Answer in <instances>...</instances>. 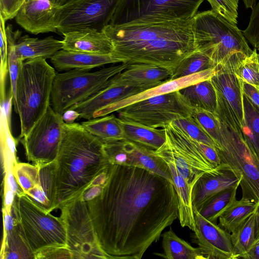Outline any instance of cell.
<instances>
[{"instance_id": "cell-1", "label": "cell", "mask_w": 259, "mask_h": 259, "mask_svg": "<svg viewBox=\"0 0 259 259\" xmlns=\"http://www.w3.org/2000/svg\"><path fill=\"white\" fill-rule=\"evenodd\" d=\"M86 203L110 259H141L179 217L173 183L137 166L110 165L102 192Z\"/></svg>"}, {"instance_id": "cell-2", "label": "cell", "mask_w": 259, "mask_h": 259, "mask_svg": "<svg viewBox=\"0 0 259 259\" xmlns=\"http://www.w3.org/2000/svg\"><path fill=\"white\" fill-rule=\"evenodd\" d=\"M192 18L120 25H108L103 31L113 46L120 63H143L173 72L180 63L196 51Z\"/></svg>"}, {"instance_id": "cell-3", "label": "cell", "mask_w": 259, "mask_h": 259, "mask_svg": "<svg viewBox=\"0 0 259 259\" xmlns=\"http://www.w3.org/2000/svg\"><path fill=\"white\" fill-rule=\"evenodd\" d=\"M55 163V209L80 197L109 167L104 144L81 123H65Z\"/></svg>"}, {"instance_id": "cell-4", "label": "cell", "mask_w": 259, "mask_h": 259, "mask_svg": "<svg viewBox=\"0 0 259 259\" xmlns=\"http://www.w3.org/2000/svg\"><path fill=\"white\" fill-rule=\"evenodd\" d=\"M55 69L41 58L23 61L18 74L14 111L18 114L21 133L25 136L51 105Z\"/></svg>"}, {"instance_id": "cell-5", "label": "cell", "mask_w": 259, "mask_h": 259, "mask_svg": "<svg viewBox=\"0 0 259 259\" xmlns=\"http://www.w3.org/2000/svg\"><path fill=\"white\" fill-rule=\"evenodd\" d=\"M196 51L206 55L214 66L237 55L249 56L253 50L242 31L212 10L192 18Z\"/></svg>"}, {"instance_id": "cell-6", "label": "cell", "mask_w": 259, "mask_h": 259, "mask_svg": "<svg viewBox=\"0 0 259 259\" xmlns=\"http://www.w3.org/2000/svg\"><path fill=\"white\" fill-rule=\"evenodd\" d=\"M223 138L216 148L221 163L227 164L240 180L242 198L259 203V156L234 121L218 117Z\"/></svg>"}, {"instance_id": "cell-7", "label": "cell", "mask_w": 259, "mask_h": 259, "mask_svg": "<svg viewBox=\"0 0 259 259\" xmlns=\"http://www.w3.org/2000/svg\"><path fill=\"white\" fill-rule=\"evenodd\" d=\"M11 212L34 255L51 247H68L61 217L47 211L25 193L15 195Z\"/></svg>"}, {"instance_id": "cell-8", "label": "cell", "mask_w": 259, "mask_h": 259, "mask_svg": "<svg viewBox=\"0 0 259 259\" xmlns=\"http://www.w3.org/2000/svg\"><path fill=\"white\" fill-rule=\"evenodd\" d=\"M128 63H121L91 72L72 69L56 73L51 96V106L61 115L106 87L110 79L123 71Z\"/></svg>"}, {"instance_id": "cell-9", "label": "cell", "mask_w": 259, "mask_h": 259, "mask_svg": "<svg viewBox=\"0 0 259 259\" xmlns=\"http://www.w3.org/2000/svg\"><path fill=\"white\" fill-rule=\"evenodd\" d=\"M165 143L154 153L165 162L175 164L192 190L198 179L215 168L206 157L200 142L191 138L172 122L163 127Z\"/></svg>"}, {"instance_id": "cell-10", "label": "cell", "mask_w": 259, "mask_h": 259, "mask_svg": "<svg viewBox=\"0 0 259 259\" xmlns=\"http://www.w3.org/2000/svg\"><path fill=\"white\" fill-rule=\"evenodd\" d=\"M204 0H120L109 23L120 25L192 19Z\"/></svg>"}, {"instance_id": "cell-11", "label": "cell", "mask_w": 259, "mask_h": 259, "mask_svg": "<svg viewBox=\"0 0 259 259\" xmlns=\"http://www.w3.org/2000/svg\"><path fill=\"white\" fill-rule=\"evenodd\" d=\"M193 109L179 90L133 103L116 112L121 119L163 128L176 119L192 115Z\"/></svg>"}, {"instance_id": "cell-12", "label": "cell", "mask_w": 259, "mask_h": 259, "mask_svg": "<svg viewBox=\"0 0 259 259\" xmlns=\"http://www.w3.org/2000/svg\"><path fill=\"white\" fill-rule=\"evenodd\" d=\"M60 209L72 258L110 259L99 244L87 203L81 196Z\"/></svg>"}, {"instance_id": "cell-13", "label": "cell", "mask_w": 259, "mask_h": 259, "mask_svg": "<svg viewBox=\"0 0 259 259\" xmlns=\"http://www.w3.org/2000/svg\"><path fill=\"white\" fill-rule=\"evenodd\" d=\"M120 1H68L56 15L58 33L63 35L83 29L103 31L109 25Z\"/></svg>"}, {"instance_id": "cell-14", "label": "cell", "mask_w": 259, "mask_h": 259, "mask_svg": "<svg viewBox=\"0 0 259 259\" xmlns=\"http://www.w3.org/2000/svg\"><path fill=\"white\" fill-rule=\"evenodd\" d=\"M65 122L50 105L28 133L20 139L26 159L41 166L53 162L58 154Z\"/></svg>"}, {"instance_id": "cell-15", "label": "cell", "mask_w": 259, "mask_h": 259, "mask_svg": "<svg viewBox=\"0 0 259 259\" xmlns=\"http://www.w3.org/2000/svg\"><path fill=\"white\" fill-rule=\"evenodd\" d=\"M245 56H235L215 66L210 80L217 98L215 114L231 119L242 129L244 121L243 94L240 79L235 73L238 62Z\"/></svg>"}, {"instance_id": "cell-16", "label": "cell", "mask_w": 259, "mask_h": 259, "mask_svg": "<svg viewBox=\"0 0 259 259\" xmlns=\"http://www.w3.org/2000/svg\"><path fill=\"white\" fill-rule=\"evenodd\" d=\"M193 211L195 229L192 240L205 259H236L230 233L204 218L197 210Z\"/></svg>"}, {"instance_id": "cell-17", "label": "cell", "mask_w": 259, "mask_h": 259, "mask_svg": "<svg viewBox=\"0 0 259 259\" xmlns=\"http://www.w3.org/2000/svg\"><path fill=\"white\" fill-rule=\"evenodd\" d=\"M59 6L50 0H25L15 18L16 23L33 34L58 33L55 17Z\"/></svg>"}, {"instance_id": "cell-18", "label": "cell", "mask_w": 259, "mask_h": 259, "mask_svg": "<svg viewBox=\"0 0 259 259\" xmlns=\"http://www.w3.org/2000/svg\"><path fill=\"white\" fill-rule=\"evenodd\" d=\"M240 180L226 164L221 163L197 181L192 190L193 210L199 211L213 196L226 189L238 187Z\"/></svg>"}, {"instance_id": "cell-19", "label": "cell", "mask_w": 259, "mask_h": 259, "mask_svg": "<svg viewBox=\"0 0 259 259\" xmlns=\"http://www.w3.org/2000/svg\"><path fill=\"white\" fill-rule=\"evenodd\" d=\"M209 69L190 75L170 80L158 86L122 99L97 111L93 118L107 115L137 102L162 94L179 91L190 85L209 79L214 69Z\"/></svg>"}, {"instance_id": "cell-20", "label": "cell", "mask_w": 259, "mask_h": 259, "mask_svg": "<svg viewBox=\"0 0 259 259\" xmlns=\"http://www.w3.org/2000/svg\"><path fill=\"white\" fill-rule=\"evenodd\" d=\"M172 72L168 69L143 63L128 64L126 68L113 77L121 85H128L144 91L171 80Z\"/></svg>"}, {"instance_id": "cell-21", "label": "cell", "mask_w": 259, "mask_h": 259, "mask_svg": "<svg viewBox=\"0 0 259 259\" xmlns=\"http://www.w3.org/2000/svg\"><path fill=\"white\" fill-rule=\"evenodd\" d=\"M143 91L139 88L119 84L113 77L106 87L69 109L77 111L79 114V118L88 120L93 118L97 111Z\"/></svg>"}, {"instance_id": "cell-22", "label": "cell", "mask_w": 259, "mask_h": 259, "mask_svg": "<svg viewBox=\"0 0 259 259\" xmlns=\"http://www.w3.org/2000/svg\"><path fill=\"white\" fill-rule=\"evenodd\" d=\"M63 35V50L101 55L113 52V45L103 31L83 29L69 32Z\"/></svg>"}, {"instance_id": "cell-23", "label": "cell", "mask_w": 259, "mask_h": 259, "mask_svg": "<svg viewBox=\"0 0 259 259\" xmlns=\"http://www.w3.org/2000/svg\"><path fill=\"white\" fill-rule=\"evenodd\" d=\"M50 60L58 71L72 69L91 70L106 64L120 63L112 54H95L63 49L57 52Z\"/></svg>"}, {"instance_id": "cell-24", "label": "cell", "mask_w": 259, "mask_h": 259, "mask_svg": "<svg viewBox=\"0 0 259 259\" xmlns=\"http://www.w3.org/2000/svg\"><path fill=\"white\" fill-rule=\"evenodd\" d=\"M63 42L50 36L42 39L30 37L28 35L21 36L15 45L16 54L19 59L25 60L41 58L51 59L62 49Z\"/></svg>"}, {"instance_id": "cell-25", "label": "cell", "mask_w": 259, "mask_h": 259, "mask_svg": "<svg viewBox=\"0 0 259 259\" xmlns=\"http://www.w3.org/2000/svg\"><path fill=\"white\" fill-rule=\"evenodd\" d=\"M130 158V166L150 171L172 182L167 164L154 153V150L125 140Z\"/></svg>"}, {"instance_id": "cell-26", "label": "cell", "mask_w": 259, "mask_h": 259, "mask_svg": "<svg viewBox=\"0 0 259 259\" xmlns=\"http://www.w3.org/2000/svg\"><path fill=\"white\" fill-rule=\"evenodd\" d=\"M26 194L47 211L51 212L55 210L56 186L54 162L40 166L39 183Z\"/></svg>"}, {"instance_id": "cell-27", "label": "cell", "mask_w": 259, "mask_h": 259, "mask_svg": "<svg viewBox=\"0 0 259 259\" xmlns=\"http://www.w3.org/2000/svg\"><path fill=\"white\" fill-rule=\"evenodd\" d=\"M169 168L172 183L179 199V217L182 227H188L193 232L195 229V216L192 202V189L179 174L175 164L165 162Z\"/></svg>"}, {"instance_id": "cell-28", "label": "cell", "mask_w": 259, "mask_h": 259, "mask_svg": "<svg viewBox=\"0 0 259 259\" xmlns=\"http://www.w3.org/2000/svg\"><path fill=\"white\" fill-rule=\"evenodd\" d=\"M81 124L103 144L124 139L121 120L113 114L93 118L82 121Z\"/></svg>"}, {"instance_id": "cell-29", "label": "cell", "mask_w": 259, "mask_h": 259, "mask_svg": "<svg viewBox=\"0 0 259 259\" xmlns=\"http://www.w3.org/2000/svg\"><path fill=\"white\" fill-rule=\"evenodd\" d=\"M121 120L124 130V140L154 150L159 148L165 142L166 135L163 128L157 129L132 121Z\"/></svg>"}, {"instance_id": "cell-30", "label": "cell", "mask_w": 259, "mask_h": 259, "mask_svg": "<svg viewBox=\"0 0 259 259\" xmlns=\"http://www.w3.org/2000/svg\"><path fill=\"white\" fill-rule=\"evenodd\" d=\"M193 108H200L215 113L217 98L210 78L179 90Z\"/></svg>"}, {"instance_id": "cell-31", "label": "cell", "mask_w": 259, "mask_h": 259, "mask_svg": "<svg viewBox=\"0 0 259 259\" xmlns=\"http://www.w3.org/2000/svg\"><path fill=\"white\" fill-rule=\"evenodd\" d=\"M163 253L156 255L166 259H205L200 249L179 237L171 228L162 234Z\"/></svg>"}, {"instance_id": "cell-32", "label": "cell", "mask_w": 259, "mask_h": 259, "mask_svg": "<svg viewBox=\"0 0 259 259\" xmlns=\"http://www.w3.org/2000/svg\"><path fill=\"white\" fill-rule=\"evenodd\" d=\"M0 258H34V253L15 220L13 228L3 230Z\"/></svg>"}, {"instance_id": "cell-33", "label": "cell", "mask_w": 259, "mask_h": 259, "mask_svg": "<svg viewBox=\"0 0 259 259\" xmlns=\"http://www.w3.org/2000/svg\"><path fill=\"white\" fill-rule=\"evenodd\" d=\"M256 205L247 199L236 200L220 216L219 225L231 234L254 212Z\"/></svg>"}, {"instance_id": "cell-34", "label": "cell", "mask_w": 259, "mask_h": 259, "mask_svg": "<svg viewBox=\"0 0 259 259\" xmlns=\"http://www.w3.org/2000/svg\"><path fill=\"white\" fill-rule=\"evenodd\" d=\"M236 258H243L255 240L254 214H251L230 234Z\"/></svg>"}, {"instance_id": "cell-35", "label": "cell", "mask_w": 259, "mask_h": 259, "mask_svg": "<svg viewBox=\"0 0 259 259\" xmlns=\"http://www.w3.org/2000/svg\"><path fill=\"white\" fill-rule=\"evenodd\" d=\"M237 188H229L217 194L198 211L207 220L217 224L220 216L236 200Z\"/></svg>"}, {"instance_id": "cell-36", "label": "cell", "mask_w": 259, "mask_h": 259, "mask_svg": "<svg viewBox=\"0 0 259 259\" xmlns=\"http://www.w3.org/2000/svg\"><path fill=\"white\" fill-rule=\"evenodd\" d=\"M244 121L242 131L259 156V108L243 95Z\"/></svg>"}, {"instance_id": "cell-37", "label": "cell", "mask_w": 259, "mask_h": 259, "mask_svg": "<svg viewBox=\"0 0 259 259\" xmlns=\"http://www.w3.org/2000/svg\"><path fill=\"white\" fill-rule=\"evenodd\" d=\"M214 67L208 57L195 51L180 63L173 71L171 80L190 75Z\"/></svg>"}, {"instance_id": "cell-38", "label": "cell", "mask_w": 259, "mask_h": 259, "mask_svg": "<svg viewBox=\"0 0 259 259\" xmlns=\"http://www.w3.org/2000/svg\"><path fill=\"white\" fill-rule=\"evenodd\" d=\"M1 153L3 167L6 166L14 167L18 162L16 159L17 140L12 135L5 114L1 109Z\"/></svg>"}, {"instance_id": "cell-39", "label": "cell", "mask_w": 259, "mask_h": 259, "mask_svg": "<svg viewBox=\"0 0 259 259\" xmlns=\"http://www.w3.org/2000/svg\"><path fill=\"white\" fill-rule=\"evenodd\" d=\"M235 73L240 79L251 84L259 91V54L254 49L252 53L240 60Z\"/></svg>"}, {"instance_id": "cell-40", "label": "cell", "mask_w": 259, "mask_h": 259, "mask_svg": "<svg viewBox=\"0 0 259 259\" xmlns=\"http://www.w3.org/2000/svg\"><path fill=\"white\" fill-rule=\"evenodd\" d=\"M192 116L218 147L223 135L221 122L217 114L202 109L194 108Z\"/></svg>"}, {"instance_id": "cell-41", "label": "cell", "mask_w": 259, "mask_h": 259, "mask_svg": "<svg viewBox=\"0 0 259 259\" xmlns=\"http://www.w3.org/2000/svg\"><path fill=\"white\" fill-rule=\"evenodd\" d=\"M40 166L28 163L17 162L13 172L17 182L24 193L39 183Z\"/></svg>"}, {"instance_id": "cell-42", "label": "cell", "mask_w": 259, "mask_h": 259, "mask_svg": "<svg viewBox=\"0 0 259 259\" xmlns=\"http://www.w3.org/2000/svg\"><path fill=\"white\" fill-rule=\"evenodd\" d=\"M172 122L195 140L217 148L214 142L195 121L192 115L180 118Z\"/></svg>"}, {"instance_id": "cell-43", "label": "cell", "mask_w": 259, "mask_h": 259, "mask_svg": "<svg viewBox=\"0 0 259 259\" xmlns=\"http://www.w3.org/2000/svg\"><path fill=\"white\" fill-rule=\"evenodd\" d=\"M211 10L230 23L237 25L239 0H207Z\"/></svg>"}, {"instance_id": "cell-44", "label": "cell", "mask_w": 259, "mask_h": 259, "mask_svg": "<svg viewBox=\"0 0 259 259\" xmlns=\"http://www.w3.org/2000/svg\"><path fill=\"white\" fill-rule=\"evenodd\" d=\"M6 21L0 17L1 92H6V77L9 73L8 42L5 27Z\"/></svg>"}, {"instance_id": "cell-45", "label": "cell", "mask_w": 259, "mask_h": 259, "mask_svg": "<svg viewBox=\"0 0 259 259\" xmlns=\"http://www.w3.org/2000/svg\"><path fill=\"white\" fill-rule=\"evenodd\" d=\"M242 32L247 41L259 50V1L251 10L248 25Z\"/></svg>"}, {"instance_id": "cell-46", "label": "cell", "mask_w": 259, "mask_h": 259, "mask_svg": "<svg viewBox=\"0 0 259 259\" xmlns=\"http://www.w3.org/2000/svg\"><path fill=\"white\" fill-rule=\"evenodd\" d=\"M25 0H0V16L6 22L15 17Z\"/></svg>"}, {"instance_id": "cell-47", "label": "cell", "mask_w": 259, "mask_h": 259, "mask_svg": "<svg viewBox=\"0 0 259 259\" xmlns=\"http://www.w3.org/2000/svg\"><path fill=\"white\" fill-rule=\"evenodd\" d=\"M34 258H72V256L68 247H55L37 252Z\"/></svg>"}, {"instance_id": "cell-48", "label": "cell", "mask_w": 259, "mask_h": 259, "mask_svg": "<svg viewBox=\"0 0 259 259\" xmlns=\"http://www.w3.org/2000/svg\"><path fill=\"white\" fill-rule=\"evenodd\" d=\"M13 168L12 167H6L4 168V178L3 185L8 186L16 195L24 193L18 184L15 177Z\"/></svg>"}, {"instance_id": "cell-49", "label": "cell", "mask_w": 259, "mask_h": 259, "mask_svg": "<svg viewBox=\"0 0 259 259\" xmlns=\"http://www.w3.org/2000/svg\"><path fill=\"white\" fill-rule=\"evenodd\" d=\"M240 80L243 94L259 108V91L251 84L240 79Z\"/></svg>"}, {"instance_id": "cell-50", "label": "cell", "mask_w": 259, "mask_h": 259, "mask_svg": "<svg viewBox=\"0 0 259 259\" xmlns=\"http://www.w3.org/2000/svg\"><path fill=\"white\" fill-rule=\"evenodd\" d=\"M12 105H13V96L10 90L5 98L1 101V108L4 111L8 125L11 129V113Z\"/></svg>"}, {"instance_id": "cell-51", "label": "cell", "mask_w": 259, "mask_h": 259, "mask_svg": "<svg viewBox=\"0 0 259 259\" xmlns=\"http://www.w3.org/2000/svg\"><path fill=\"white\" fill-rule=\"evenodd\" d=\"M104 186V185L92 183L81 196L82 199L87 202L94 198L101 193Z\"/></svg>"}, {"instance_id": "cell-52", "label": "cell", "mask_w": 259, "mask_h": 259, "mask_svg": "<svg viewBox=\"0 0 259 259\" xmlns=\"http://www.w3.org/2000/svg\"><path fill=\"white\" fill-rule=\"evenodd\" d=\"M4 194H3V207L9 212H11L12 206L14 203L15 194V193L6 185H4Z\"/></svg>"}, {"instance_id": "cell-53", "label": "cell", "mask_w": 259, "mask_h": 259, "mask_svg": "<svg viewBox=\"0 0 259 259\" xmlns=\"http://www.w3.org/2000/svg\"><path fill=\"white\" fill-rule=\"evenodd\" d=\"M242 258L259 259V236L255 238L251 247Z\"/></svg>"}, {"instance_id": "cell-54", "label": "cell", "mask_w": 259, "mask_h": 259, "mask_svg": "<svg viewBox=\"0 0 259 259\" xmlns=\"http://www.w3.org/2000/svg\"><path fill=\"white\" fill-rule=\"evenodd\" d=\"M62 117L65 123H72L79 118V114L74 110L68 109L64 112Z\"/></svg>"}, {"instance_id": "cell-55", "label": "cell", "mask_w": 259, "mask_h": 259, "mask_svg": "<svg viewBox=\"0 0 259 259\" xmlns=\"http://www.w3.org/2000/svg\"><path fill=\"white\" fill-rule=\"evenodd\" d=\"M254 229L255 238L259 236V203L256 205L254 212Z\"/></svg>"}, {"instance_id": "cell-56", "label": "cell", "mask_w": 259, "mask_h": 259, "mask_svg": "<svg viewBox=\"0 0 259 259\" xmlns=\"http://www.w3.org/2000/svg\"><path fill=\"white\" fill-rule=\"evenodd\" d=\"M244 5L246 9L253 8L257 3V0H242Z\"/></svg>"}, {"instance_id": "cell-57", "label": "cell", "mask_w": 259, "mask_h": 259, "mask_svg": "<svg viewBox=\"0 0 259 259\" xmlns=\"http://www.w3.org/2000/svg\"><path fill=\"white\" fill-rule=\"evenodd\" d=\"M50 1L59 6H62L64 4H65L69 0H50Z\"/></svg>"}, {"instance_id": "cell-58", "label": "cell", "mask_w": 259, "mask_h": 259, "mask_svg": "<svg viewBox=\"0 0 259 259\" xmlns=\"http://www.w3.org/2000/svg\"><path fill=\"white\" fill-rule=\"evenodd\" d=\"M259 51V50H258Z\"/></svg>"}]
</instances>
